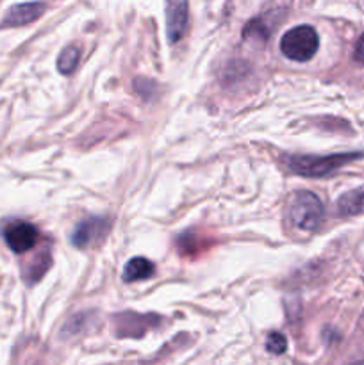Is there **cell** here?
<instances>
[{
	"instance_id": "obj_5",
	"label": "cell",
	"mask_w": 364,
	"mask_h": 365,
	"mask_svg": "<svg viewBox=\"0 0 364 365\" xmlns=\"http://www.w3.org/2000/svg\"><path fill=\"white\" fill-rule=\"evenodd\" d=\"M38 228L27 221H13L4 230V241L9 246L11 252L21 255L25 252H31L38 245Z\"/></svg>"
},
{
	"instance_id": "obj_7",
	"label": "cell",
	"mask_w": 364,
	"mask_h": 365,
	"mask_svg": "<svg viewBox=\"0 0 364 365\" xmlns=\"http://www.w3.org/2000/svg\"><path fill=\"white\" fill-rule=\"evenodd\" d=\"M188 21L189 0H166V36L171 45L184 38Z\"/></svg>"
},
{
	"instance_id": "obj_6",
	"label": "cell",
	"mask_w": 364,
	"mask_h": 365,
	"mask_svg": "<svg viewBox=\"0 0 364 365\" xmlns=\"http://www.w3.org/2000/svg\"><path fill=\"white\" fill-rule=\"evenodd\" d=\"M111 228V221L107 217H88L81 221L71 232V245L79 250H86L96 245L100 239L107 235Z\"/></svg>"
},
{
	"instance_id": "obj_9",
	"label": "cell",
	"mask_w": 364,
	"mask_h": 365,
	"mask_svg": "<svg viewBox=\"0 0 364 365\" xmlns=\"http://www.w3.org/2000/svg\"><path fill=\"white\" fill-rule=\"evenodd\" d=\"M338 214L343 217H352L364 214V185L345 192L338 200Z\"/></svg>"
},
{
	"instance_id": "obj_14",
	"label": "cell",
	"mask_w": 364,
	"mask_h": 365,
	"mask_svg": "<svg viewBox=\"0 0 364 365\" xmlns=\"http://www.w3.org/2000/svg\"><path fill=\"white\" fill-rule=\"evenodd\" d=\"M353 61L359 64H364V32L360 34V38L357 39L355 50H353Z\"/></svg>"
},
{
	"instance_id": "obj_1",
	"label": "cell",
	"mask_w": 364,
	"mask_h": 365,
	"mask_svg": "<svg viewBox=\"0 0 364 365\" xmlns=\"http://www.w3.org/2000/svg\"><path fill=\"white\" fill-rule=\"evenodd\" d=\"M364 159V152L332 153V155H285V166L293 173L307 178H323L345 168L346 164Z\"/></svg>"
},
{
	"instance_id": "obj_12",
	"label": "cell",
	"mask_w": 364,
	"mask_h": 365,
	"mask_svg": "<svg viewBox=\"0 0 364 365\" xmlns=\"http://www.w3.org/2000/svg\"><path fill=\"white\" fill-rule=\"evenodd\" d=\"M50 262H52V260H50L49 253H45L43 257H39V259L36 260V262L32 264L31 267H29L27 274H25V277H27V280H29V284H36L38 280H41L43 274L49 271Z\"/></svg>"
},
{
	"instance_id": "obj_10",
	"label": "cell",
	"mask_w": 364,
	"mask_h": 365,
	"mask_svg": "<svg viewBox=\"0 0 364 365\" xmlns=\"http://www.w3.org/2000/svg\"><path fill=\"white\" fill-rule=\"evenodd\" d=\"M153 273H156V266L148 259H145V257H134V259H131L125 264L123 280L128 282V284L139 280H148V278L153 277Z\"/></svg>"
},
{
	"instance_id": "obj_13",
	"label": "cell",
	"mask_w": 364,
	"mask_h": 365,
	"mask_svg": "<svg viewBox=\"0 0 364 365\" xmlns=\"http://www.w3.org/2000/svg\"><path fill=\"white\" fill-rule=\"evenodd\" d=\"M285 349H288V339H285V335L278 334V331H271L266 339V351L275 356H280L284 355Z\"/></svg>"
},
{
	"instance_id": "obj_11",
	"label": "cell",
	"mask_w": 364,
	"mask_h": 365,
	"mask_svg": "<svg viewBox=\"0 0 364 365\" xmlns=\"http://www.w3.org/2000/svg\"><path fill=\"white\" fill-rule=\"evenodd\" d=\"M81 48L75 45L66 46L63 48V52L57 57V70L63 75H71L79 68V63H81Z\"/></svg>"
},
{
	"instance_id": "obj_8",
	"label": "cell",
	"mask_w": 364,
	"mask_h": 365,
	"mask_svg": "<svg viewBox=\"0 0 364 365\" xmlns=\"http://www.w3.org/2000/svg\"><path fill=\"white\" fill-rule=\"evenodd\" d=\"M45 13V4L43 2H24L9 7L6 16L0 21V29H13V27H25L31 25L32 21L38 20Z\"/></svg>"
},
{
	"instance_id": "obj_4",
	"label": "cell",
	"mask_w": 364,
	"mask_h": 365,
	"mask_svg": "<svg viewBox=\"0 0 364 365\" xmlns=\"http://www.w3.org/2000/svg\"><path fill=\"white\" fill-rule=\"evenodd\" d=\"M161 321L163 319L156 314L121 312L114 316V334L118 339H141L159 327Z\"/></svg>"
},
{
	"instance_id": "obj_3",
	"label": "cell",
	"mask_w": 364,
	"mask_h": 365,
	"mask_svg": "<svg viewBox=\"0 0 364 365\" xmlns=\"http://www.w3.org/2000/svg\"><path fill=\"white\" fill-rule=\"evenodd\" d=\"M291 223L302 232H316L325 220V207L313 191H298L289 205Z\"/></svg>"
},
{
	"instance_id": "obj_2",
	"label": "cell",
	"mask_w": 364,
	"mask_h": 365,
	"mask_svg": "<svg viewBox=\"0 0 364 365\" xmlns=\"http://www.w3.org/2000/svg\"><path fill=\"white\" fill-rule=\"evenodd\" d=\"M282 56L288 57L289 61L295 63H307L316 56L318 48H320V36H318L316 29L310 25H298L293 27L282 36L280 43Z\"/></svg>"
}]
</instances>
